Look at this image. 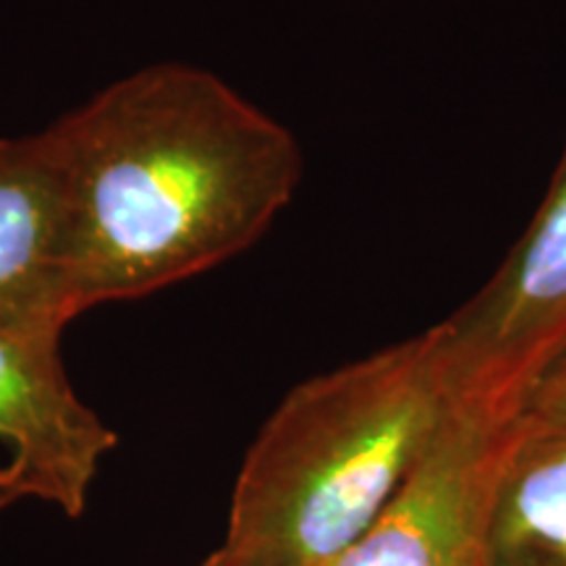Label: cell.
Segmentation results:
<instances>
[{
	"mask_svg": "<svg viewBox=\"0 0 566 566\" xmlns=\"http://www.w3.org/2000/svg\"><path fill=\"white\" fill-rule=\"evenodd\" d=\"M80 317L237 258L302 181L300 142L216 74L155 63L51 124Z\"/></svg>",
	"mask_w": 566,
	"mask_h": 566,
	"instance_id": "1",
	"label": "cell"
},
{
	"mask_svg": "<svg viewBox=\"0 0 566 566\" xmlns=\"http://www.w3.org/2000/svg\"><path fill=\"white\" fill-rule=\"evenodd\" d=\"M451 405L441 325L304 380L247 451L223 546L328 566L391 504Z\"/></svg>",
	"mask_w": 566,
	"mask_h": 566,
	"instance_id": "2",
	"label": "cell"
},
{
	"mask_svg": "<svg viewBox=\"0 0 566 566\" xmlns=\"http://www.w3.org/2000/svg\"><path fill=\"white\" fill-rule=\"evenodd\" d=\"M525 409L454 396L407 483L328 566H491L495 491Z\"/></svg>",
	"mask_w": 566,
	"mask_h": 566,
	"instance_id": "3",
	"label": "cell"
},
{
	"mask_svg": "<svg viewBox=\"0 0 566 566\" xmlns=\"http://www.w3.org/2000/svg\"><path fill=\"white\" fill-rule=\"evenodd\" d=\"M438 325L454 396L527 407L533 386L566 352V145L525 237Z\"/></svg>",
	"mask_w": 566,
	"mask_h": 566,
	"instance_id": "4",
	"label": "cell"
},
{
	"mask_svg": "<svg viewBox=\"0 0 566 566\" xmlns=\"http://www.w3.org/2000/svg\"><path fill=\"white\" fill-rule=\"evenodd\" d=\"M0 441L27 495L71 520L84 514L92 480L118 436L76 396L59 334L0 331Z\"/></svg>",
	"mask_w": 566,
	"mask_h": 566,
	"instance_id": "5",
	"label": "cell"
},
{
	"mask_svg": "<svg viewBox=\"0 0 566 566\" xmlns=\"http://www.w3.org/2000/svg\"><path fill=\"white\" fill-rule=\"evenodd\" d=\"M74 317L66 171L48 126L0 139V331L63 336Z\"/></svg>",
	"mask_w": 566,
	"mask_h": 566,
	"instance_id": "6",
	"label": "cell"
},
{
	"mask_svg": "<svg viewBox=\"0 0 566 566\" xmlns=\"http://www.w3.org/2000/svg\"><path fill=\"white\" fill-rule=\"evenodd\" d=\"M491 566H566V424L525 412L495 491Z\"/></svg>",
	"mask_w": 566,
	"mask_h": 566,
	"instance_id": "7",
	"label": "cell"
},
{
	"mask_svg": "<svg viewBox=\"0 0 566 566\" xmlns=\"http://www.w3.org/2000/svg\"><path fill=\"white\" fill-rule=\"evenodd\" d=\"M525 412L537 422L566 424V352L533 386Z\"/></svg>",
	"mask_w": 566,
	"mask_h": 566,
	"instance_id": "8",
	"label": "cell"
},
{
	"mask_svg": "<svg viewBox=\"0 0 566 566\" xmlns=\"http://www.w3.org/2000/svg\"><path fill=\"white\" fill-rule=\"evenodd\" d=\"M21 499H27V491L19 475L11 470V464H0V512Z\"/></svg>",
	"mask_w": 566,
	"mask_h": 566,
	"instance_id": "9",
	"label": "cell"
},
{
	"mask_svg": "<svg viewBox=\"0 0 566 566\" xmlns=\"http://www.w3.org/2000/svg\"><path fill=\"white\" fill-rule=\"evenodd\" d=\"M200 566H273V564L258 562V558L244 556V554H239V551L223 546V548H218L212 556L205 558Z\"/></svg>",
	"mask_w": 566,
	"mask_h": 566,
	"instance_id": "10",
	"label": "cell"
}]
</instances>
